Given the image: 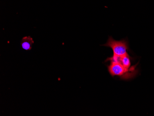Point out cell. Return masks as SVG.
<instances>
[{
    "instance_id": "1",
    "label": "cell",
    "mask_w": 154,
    "mask_h": 116,
    "mask_svg": "<svg viewBox=\"0 0 154 116\" xmlns=\"http://www.w3.org/2000/svg\"><path fill=\"white\" fill-rule=\"evenodd\" d=\"M108 71L112 77H120L123 80H129L134 77L137 74V71H130L125 69L120 63L111 62L108 66Z\"/></svg>"
},
{
    "instance_id": "2",
    "label": "cell",
    "mask_w": 154,
    "mask_h": 116,
    "mask_svg": "<svg viewBox=\"0 0 154 116\" xmlns=\"http://www.w3.org/2000/svg\"><path fill=\"white\" fill-rule=\"evenodd\" d=\"M103 45L111 48L113 51V55L115 56H123L128 54V44L125 39L116 40L112 37H109L107 43Z\"/></svg>"
},
{
    "instance_id": "3",
    "label": "cell",
    "mask_w": 154,
    "mask_h": 116,
    "mask_svg": "<svg viewBox=\"0 0 154 116\" xmlns=\"http://www.w3.org/2000/svg\"><path fill=\"white\" fill-rule=\"evenodd\" d=\"M110 61L113 63H118L121 64L125 68L130 71H135L136 67L131 66V58L130 57L128 54H127L123 56H117L113 55L112 57L108 58L105 61V62Z\"/></svg>"
},
{
    "instance_id": "4",
    "label": "cell",
    "mask_w": 154,
    "mask_h": 116,
    "mask_svg": "<svg viewBox=\"0 0 154 116\" xmlns=\"http://www.w3.org/2000/svg\"><path fill=\"white\" fill-rule=\"evenodd\" d=\"M33 39L30 36L25 37L22 39L21 41V45L22 49L26 51L31 50L32 48V45L33 44Z\"/></svg>"
}]
</instances>
